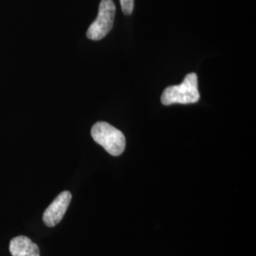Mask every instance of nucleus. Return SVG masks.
Listing matches in <instances>:
<instances>
[{"instance_id": "f257e3e1", "label": "nucleus", "mask_w": 256, "mask_h": 256, "mask_svg": "<svg viewBox=\"0 0 256 256\" xmlns=\"http://www.w3.org/2000/svg\"><path fill=\"white\" fill-rule=\"evenodd\" d=\"M200 94L198 92V75L194 72L187 74L180 84L167 86L160 97V101L164 106L196 104L200 101Z\"/></svg>"}, {"instance_id": "f03ea898", "label": "nucleus", "mask_w": 256, "mask_h": 256, "mask_svg": "<svg viewBox=\"0 0 256 256\" xmlns=\"http://www.w3.org/2000/svg\"><path fill=\"white\" fill-rule=\"evenodd\" d=\"M92 137L111 156L122 155L126 149L124 133L106 122H98L92 126Z\"/></svg>"}, {"instance_id": "7ed1b4c3", "label": "nucleus", "mask_w": 256, "mask_h": 256, "mask_svg": "<svg viewBox=\"0 0 256 256\" xmlns=\"http://www.w3.org/2000/svg\"><path fill=\"white\" fill-rule=\"evenodd\" d=\"M115 14L116 6L113 0H102L98 16L88 28L86 37L93 41H99L106 36L113 28Z\"/></svg>"}, {"instance_id": "20e7f679", "label": "nucleus", "mask_w": 256, "mask_h": 256, "mask_svg": "<svg viewBox=\"0 0 256 256\" xmlns=\"http://www.w3.org/2000/svg\"><path fill=\"white\" fill-rule=\"evenodd\" d=\"M72 194L68 191L59 194L52 204L46 208L43 214V221L48 227H54L62 218L72 202Z\"/></svg>"}, {"instance_id": "39448f33", "label": "nucleus", "mask_w": 256, "mask_h": 256, "mask_svg": "<svg viewBox=\"0 0 256 256\" xmlns=\"http://www.w3.org/2000/svg\"><path fill=\"white\" fill-rule=\"evenodd\" d=\"M10 252L12 256H40L36 244L24 236H19L10 240Z\"/></svg>"}, {"instance_id": "423d86ee", "label": "nucleus", "mask_w": 256, "mask_h": 256, "mask_svg": "<svg viewBox=\"0 0 256 256\" xmlns=\"http://www.w3.org/2000/svg\"><path fill=\"white\" fill-rule=\"evenodd\" d=\"M122 10L126 16H130L134 10V0H120Z\"/></svg>"}]
</instances>
